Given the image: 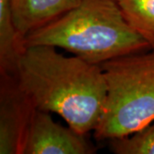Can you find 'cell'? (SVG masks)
I'll return each instance as SVG.
<instances>
[{
	"mask_svg": "<svg viewBox=\"0 0 154 154\" xmlns=\"http://www.w3.org/2000/svg\"><path fill=\"white\" fill-rule=\"evenodd\" d=\"M13 75L36 109L59 115L84 135L95 129L106 96L99 64L33 45L26 46Z\"/></svg>",
	"mask_w": 154,
	"mask_h": 154,
	"instance_id": "obj_1",
	"label": "cell"
},
{
	"mask_svg": "<svg viewBox=\"0 0 154 154\" xmlns=\"http://www.w3.org/2000/svg\"><path fill=\"white\" fill-rule=\"evenodd\" d=\"M25 45L63 48L99 65L152 49L129 26L116 0H80L73 9L29 33Z\"/></svg>",
	"mask_w": 154,
	"mask_h": 154,
	"instance_id": "obj_2",
	"label": "cell"
},
{
	"mask_svg": "<svg viewBox=\"0 0 154 154\" xmlns=\"http://www.w3.org/2000/svg\"><path fill=\"white\" fill-rule=\"evenodd\" d=\"M100 66L106 96L95 138L126 137L154 121V49L116 57Z\"/></svg>",
	"mask_w": 154,
	"mask_h": 154,
	"instance_id": "obj_3",
	"label": "cell"
},
{
	"mask_svg": "<svg viewBox=\"0 0 154 154\" xmlns=\"http://www.w3.org/2000/svg\"><path fill=\"white\" fill-rule=\"evenodd\" d=\"M35 110L15 75L1 74L0 153L22 154L26 134Z\"/></svg>",
	"mask_w": 154,
	"mask_h": 154,
	"instance_id": "obj_4",
	"label": "cell"
},
{
	"mask_svg": "<svg viewBox=\"0 0 154 154\" xmlns=\"http://www.w3.org/2000/svg\"><path fill=\"white\" fill-rule=\"evenodd\" d=\"M85 135L56 122L50 112L36 109L28 126L22 154H92Z\"/></svg>",
	"mask_w": 154,
	"mask_h": 154,
	"instance_id": "obj_5",
	"label": "cell"
},
{
	"mask_svg": "<svg viewBox=\"0 0 154 154\" xmlns=\"http://www.w3.org/2000/svg\"><path fill=\"white\" fill-rule=\"evenodd\" d=\"M79 3L80 0H11V6L17 30L26 38Z\"/></svg>",
	"mask_w": 154,
	"mask_h": 154,
	"instance_id": "obj_6",
	"label": "cell"
},
{
	"mask_svg": "<svg viewBox=\"0 0 154 154\" xmlns=\"http://www.w3.org/2000/svg\"><path fill=\"white\" fill-rule=\"evenodd\" d=\"M26 49L25 38L14 22L11 0H0V71L13 75Z\"/></svg>",
	"mask_w": 154,
	"mask_h": 154,
	"instance_id": "obj_7",
	"label": "cell"
},
{
	"mask_svg": "<svg viewBox=\"0 0 154 154\" xmlns=\"http://www.w3.org/2000/svg\"><path fill=\"white\" fill-rule=\"evenodd\" d=\"M129 26L154 49V0H116Z\"/></svg>",
	"mask_w": 154,
	"mask_h": 154,
	"instance_id": "obj_8",
	"label": "cell"
},
{
	"mask_svg": "<svg viewBox=\"0 0 154 154\" xmlns=\"http://www.w3.org/2000/svg\"><path fill=\"white\" fill-rule=\"evenodd\" d=\"M110 148L116 154H154V121L131 135L110 140Z\"/></svg>",
	"mask_w": 154,
	"mask_h": 154,
	"instance_id": "obj_9",
	"label": "cell"
}]
</instances>
